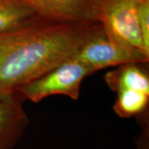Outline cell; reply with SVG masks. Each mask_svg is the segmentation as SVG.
Wrapping results in <instances>:
<instances>
[{"label":"cell","mask_w":149,"mask_h":149,"mask_svg":"<svg viewBox=\"0 0 149 149\" xmlns=\"http://www.w3.org/2000/svg\"><path fill=\"white\" fill-rule=\"evenodd\" d=\"M94 74L87 65L73 57L39 78L18 89V94L26 100L39 103L49 96L62 95L77 100L80 97L82 81Z\"/></svg>","instance_id":"obj_3"},{"label":"cell","mask_w":149,"mask_h":149,"mask_svg":"<svg viewBox=\"0 0 149 149\" xmlns=\"http://www.w3.org/2000/svg\"><path fill=\"white\" fill-rule=\"evenodd\" d=\"M139 0H94L91 18L101 24L107 36L149 55L138 19Z\"/></svg>","instance_id":"obj_2"},{"label":"cell","mask_w":149,"mask_h":149,"mask_svg":"<svg viewBox=\"0 0 149 149\" xmlns=\"http://www.w3.org/2000/svg\"><path fill=\"white\" fill-rule=\"evenodd\" d=\"M44 18L63 21H92L94 0H23Z\"/></svg>","instance_id":"obj_6"},{"label":"cell","mask_w":149,"mask_h":149,"mask_svg":"<svg viewBox=\"0 0 149 149\" xmlns=\"http://www.w3.org/2000/svg\"><path fill=\"white\" fill-rule=\"evenodd\" d=\"M102 27L95 21L40 17L0 35V95L17 92L72 57Z\"/></svg>","instance_id":"obj_1"},{"label":"cell","mask_w":149,"mask_h":149,"mask_svg":"<svg viewBox=\"0 0 149 149\" xmlns=\"http://www.w3.org/2000/svg\"><path fill=\"white\" fill-rule=\"evenodd\" d=\"M72 57L87 65L94 73L109 66L149 61V55L107 36L103 27L85 42Z\"/></svg>","instance_id":"obj_4"},{"label":"cell","mask_w":149,"mask_h":149,"mask_svg":"<svg viewBox=\"0 0 149 149\" xmlns=\"http://www.w3.org/2000/svg\"><path fill=\"white\" fill-rule=\"evenodd\" d=\"M40 17L23 0H0V35L23 27Z\"/></svg>","instance_id":"obj_8"},{"label":"cell","mask_w":149,"mask_h":149,"mask_svg":"<svg viewBox=\"0 0 149 149\" xmlns=\"http://www.w3.org/2000/svg\"><path fill=\"white\" fill-rule=\"evenodd\" d=\"M117 95L113 109L118 117H138L148 109L149 94L139 91L124 90L117 92Z\"/></svg>","instance_id":"obj_9"},{"label":"cell","mask_w":149,"mask_h":149,"mask_svg":"<svg viewBox=\"0 0 149 149\" xmlns=\"http://www.w3.org/2000/svg\"><path fill=\"white\" fill-rule=\"evenodd\" d=\"M25 100L18 92L0 95V149H13L24 133L29 119Z\"/></svg>","instance_id":"obj_5"},{"label":"cell","mask_w":149,"mask_h":149,"mask_svg":"<svg viewBox=\"0 0 149 149\" xmlns=\"http://www.w3.org/2000/svg\"><path fill=\"white\" fill-rule=\"evenodd\" d=\"M138 19L146 48L149 50V0H139Z\"/></svg>","instance_id":"obj_10"},{"label":"cell","mask_w":149,"mask_h":149,"mask_svg":"<svg viewBox=\"0 0 149 149\" xmlns=\"http://www.w3.org/2000/svg\"><path fill=\"white\" fill-rule=\"evenodd\" d=\"M104 80L111 91L115 92L133 90L149 94L148 73L139 63L118 65L117 69L104 75Z\"/></svg>","instance_id":"obj_7"}]
</instances>
